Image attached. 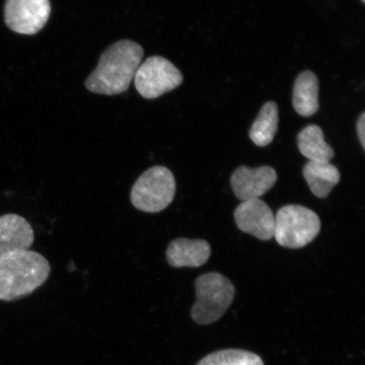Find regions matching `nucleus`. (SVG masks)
<instances>
[{"mask_svg":"<svg viewBox=\"0 0 365 365\" xmlns=\"http://www.w3.org/2000/svg\"><path fill=\"white\" fill-rule=\"evenodd\" d=\"M143 53V47L133 41L122 40L112 44L86 79V88L91 93L108 96L124 93L134 80Z\"/></svg>","mask_w":365,"mask_h":365,"instance_id":"nucleus-1","label":"nucleus"},{"mask_svg":"<svg viewBox=\"0 0 365 365\" xmlns=\"http://www.w3.org/2000/svg\"><path fill=\"white\" fill-rule=\"evenodd\" d=\"M50 272L48 259L36 251L0 259V300L11 302L33 294L48 279Z\"/></svg>","mask_w":365,"mask_h":365,"instance_id":"nucleus-2","label":"nucleus"},{"mask_svg":"<svg viewBox=\"0 0 365 365\" xmlns=\"http://www.w3.org/2000/svg\"><path fill=\"white\" fill-rule=\"evenodd\" d=\"M195 287L196 301L191 309V317L199 325H210L218 321L234 301L235 287L220 273L200 276Z\"/></svg>","mask_w":365,"mask_h":365,"instance_id":"nucleus-3","label":"nucleus"},{"mask_svg":"<svg viewBox=\"0 0 365 365\" xmlns=\"http://www.w3.org/2000/svg\"><path fill=\"white\" fill-rule=\"evenodd\" d=\"M175 193L176 181L171 170L166 167L154 166L135 182L130 200L139 211L158 213L172 203Z\"/></svg>","mask_w":365,"mask_h":365,"instance_id":"nucleus-4","label":"nucleus"},{"mask_svg":"<svg viewBox=\"0 0 365 365\" xmlns=\"http://www.w3.org/2000/svg\"><path fill=\"white\" fill-rule=\"evenodd\" d=\"M317 214L299 205L282 207L275 217L274 237L282 247L299 249L312 242L321 231Z\"/></svg>","mask_w":365,"mask_h":365,"instance_id":"nucleus-5","label":"nucleus"},{"mask_svg":"<svg viewBox=\"0 0 365 365\" xmlns=\"http://www.w3.org/2000/svg\"><path fill=\"white\" fill-rule=\"evenodd\" d=\"M134 81L140 96L144 98L155 99L180 86L182 76L167 58L153 56L140 63Z\"/></svg>","mask_w":365,"mask_h":365,"instance_id":"nucleus-6","label":"nucleus"},{"mask_svg":"<svg viewBox=\"0 0 365 365\" xmlns=\"http://www.w3.org/2000/svg\"><path fill=\"white\" fill-rule=\"evenodd\" d=\"M50 13L49 0H6L4 21L16 34L34 35L43 29Z\"/></svg>","mask_w":365,"mask_h":365,"instance_id":"nucleus-7","label":"nucleus"},{"mask_svg":"<svg viewBox=\"0 0 365 365\" xmlns=\"http://www.w3.org/2000/svg\"><path fill=\"white\" fill-rule=\"evenodd\" d=\"M237 227L241 231L267 241L274 237L275 216L269 205L261 199L245 200L235 212Z\"/></svg>","mask_w":365,"mask_h":365,"instance_id":"nucleus-8","label":"nucleus"},{"mask_svg":"<svg viewBox=\"0 0 365 365\" xmlns=\"http://www.w3.org/2000/svg\"><path fill=\"white\" fill-rule=\"evenodd\" d=\"M277 180V173L270 166H240L232 173L231 186L236 197L245 202L261 197L272 188Z\"/></svg>","mask_w":365,"mask_h":365,"instance_id":"nucleus-9","label":"nucleus"},{"mask_svg":"<svg viewBox=\"0 0 365 365\" xmlns=\"http://www.w3.org/2000/svg\"><path fill=\"white\" fill-rule=\"evenodd\" d=\"M33 227L17 214L0 217V259L29 250L34 243Z\"/></svg>","mask_w":365,"mask_h":365,"instance_id":"nucleus-10","label":"nucleus"},{"mask_svg":"<svg viewBox=\"0 0 365 365\" xmlns=\"http://www.w3.org/2000/svg\"><path fill=\"white\" fill-rule=\"evenodd\" d=\"M211 253V246L207 241L178 238L168 245L166 259L172 267L195 268L203 266Z\"/></svg>","mask_w":365,"mask_h":365,"instance_id":"nucleus-11","label":"nucleus"},{"mask_svg":"<svg viewBox=\"0 0 365 365\" xmlns=\"http://www.w3.org/2000/svg\"><path fill=\"white\" fill-rule=\"evenodd\" d=\"M295 111L303 117L314 115L319 110V81L312 71L300 73L293 91Z\"/></svg>","mask_w":365,"mask_h":365,"instance_id":"nucleus-12","label":"nucleus"},{"mask_svg":"<svg viewBox=\"0 0 365 365\" xmlns=\"http://www.w3.org/2000/svg\"><path fill=\"white\" fill-rule=\"evenodd\" d=\"M303 175L312 193L321 199L327 197L341 178L339 170L331 163L312 161L305 164Z\"/></svg>","mask_w":365,"mask_h":365,"instance_id":"nucleus-13","label":"nucleus"},{"mask_svg":"<svg viewBox=\"0 0 365 365\" xmlns=\"http://www.w3.org/2000/svg\"><path fill=\"white\" fill-rule=\"evenodd\" d=\"M297 140L300 153L309 161L330 163L334 158V150L327 143L323 131L318 125L305 127Z\"/></svg>","mask_w":365,"mask_h":365,"instance_id":"nucleus-14","label":"nucleus"},{"mask_svg":"<svg viewBox=\"0 0 365 365\" xmlns=\"http://www.w3.org/2000/svg\"><path fill=\"white\" fill-rule=\"evenodd\" d=\"M278 127L277 105L271 101L263 105L250 128V137L258 147H267L275 137Z\"/></svg>","mask_w":365,"mask_h":365,"instance_id":"nucleus-15","label":"nucleus"},{"mask_svg":"<svg viewBox=\"0 0 365 365\" xmlns=\"http://www.w3.org/2000/svg\"><path fill=\"white\" fill-rule=\"evenodd\" d=\"M196 365H264L259 356L249 351L226 349L205 356Z\"/></svg>","mask_w":365,"mask_h":365,"instance_id":"nucleus-16","label":"nucleus"},{"mask_svg":"<svg viewBox=\"0 0 365 365\" xmlns=\"http://www.w3.org/2000/svg\"><path fill=\"white\" fill-rule=\"evenodd\" d=\"M357 134L362 148L365 149V113H363L357 122Z\"/></svg>","mask_w":365,"mask_h":365,"instance_id":"nucleus-17","label":"nucleus"},{"mask_svg":"<svg viewBox=\"0 0 365 365\" xmlns=\"http://www.w3.org/2000/svg\"><path fill=\"white\" fill-rule=\"evenodd\" d=\"M361 1H362L363 3H365V0H361Z\"/></svg>","mask_w":365,"mask_h":365,"instance_id":"nucleus-18","label":"nucleus"}]
</instances>
